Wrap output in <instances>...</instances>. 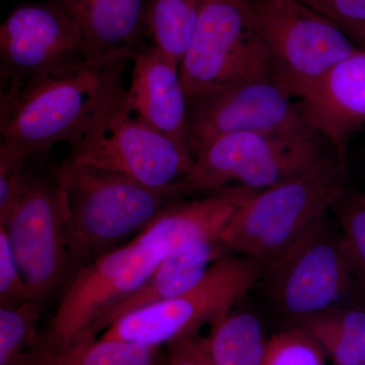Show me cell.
Wrapping results in <instances>:
<instances>
[{
    "instance_id": "1",
    "label": "cell",
    "mask_w": 365,
    "mask_h": 365,
    "mask_svg": "<svg viewBox=\"0 0 365 365\" xmlns=\"http://www.w3.org/2000/svg\"><path fill=\"white\" fill-rule=\"evenodd\" d=\"M123 63L76 64L9 88L1 102V143L32 157L57 143H71L123 88Z\"/></svg>"
},
{
    "instance_id": "2",
    "label": "cell",
    "mask_w": 365,
    "mask_h": 365,
    "mask_svg": "<svg viewBox=\"0 0 365 365\" xmlns=\"http://www.w3.org/2000/svg\"><path fill=\"white\" fill-rule=\"evenodd\" d=\"M347 169L330 153L311 170L250 194L223 230L228 253L269 262L284 253L344 196Z\"/></svg>"
},
{
    "instance_id": "3",
    "label": "cell",
    "mask_w": 365,
    "mask_h": 365,
    "mask_svg": "<svg viewBox=\"0 0 365 365\" xmlns=\"http://www.w3.org/2000/svg\"><path fill=\"white\" fill-rule=\"evenodd\" d=\"M63 198L69 253L86 258L138 235L169 195L131 178L69 158L55 172Z\"/></svg>"
},
{
    "instance_id": "4",
    "label": "cell",
    "mask_w": 365,
    "mask_h": 365,
    "mask_svg": "<svg viewBox=\"0 0 365 365\" xmlns=\"http://www.w3.org/2000/svg\"><path fill=\"white\" fill-rule=\"evenodd\" d=\"M122 88L74 138L71 160L114 170L148 188L177 195L194 157L129 106Z\"/></svg>"
},
{
    "instance_id": "5",
    "label": "cell",
    "mask_w": 365,
    "mask_h": 365,
    "mask_svg": "<svg viewBox=\"0 0 365 365\" xmlns=\"http://www.w3.org/2000/svg\"><path fill=\"white\" fill-rule=\"evenodd\" d=\"M313 130L266 133L240 132L220 137L195 155L191 172L178 194L215 193L228 187L261 191L325 160L327 153Z\"/></svg>"
},
{
    "instance_id": "6",
    "label": "cell",
    "mask_w": 365,
    "mask_h": 365,
    "mask_svg": "<svg viewBox=\"0 0 365 365\" xmlns=\"http://www.w3.org/2000/svg\"><path fill=\"white\" fill-rule=\"evenodd\" d=\"M267 49L270 78L289 98H302L329 69L360 48L299 0H248Z\"/></svg>"
},
{
    "instance_id": "7",
    "label": "cell",
    "mask_w": 365,
    "mask_h": 365,
    "mask_svg": "<svg viewBox=\"0 0 365 365\" xmlns=\"http://www.w3.org/2000/svg\"><path fill=\"white\" fill-rule=\"evenodd\" d=\"M180 73L189 106L227 86L270 78L267 49L248 0H204Z\"/></svg>"
},
{
    "instance_id": "8",
    "label": "cell",
    "mask_w": 365,
    "mask_h": 365,
    "mask_svg": "<svg viewBox=\"0 0 365 365\" xmlns=\"http://www.w3.org/2000/svg\"><path fill=\"white\" fill-rule=\"evenodd\" d=\"M266 263L242 255H227L205 276L174 299L127 314L106 330L103 339L160 347L212 324L232 312L260 282Z\"/></svg>"
},
{
    "instance_id": "9",
    "label": "cell",
    "mask_w": 365,
    "mask_h": 365,
    "mask_svg": "<svg viewBox=\"0 0 365 365\" xmlns=\"http://www.w3.org/2000/svg\"><path fill=\"white\" fill-rule=\"evenodd\" d=\"M259 284L273 307L295 324L349 299L353 302L354 288L340 230L327 216L266 263Z\"/></svg>"
},
{
    "instance_id": "10",
    "label": "cell",
    "mask_w": 365,
    "mask_h": 365,
    "mask_svg": "<svg viewBox=\"0 0 365 365\" xmlns=\"http://www.w3.org/2000/svg\"><path fill=\"white\" fill-rule=\"evenodd\" d=\"M170 254L167 242L155 241L129 242L100 255L74 276L40 344L59 347L83 335L103 312L135 290Z\"/></svg>"
},
{
    "instance_id": "11",
    "label": "cell",
    "mask_w": 365,
    "mask_h": 365,
    "mask_svg": "<svg viewBox=\"0 0 365 365\" xmlns=\"http://www.w3.org/2000/svg\"><path fill=\"white\" fill-rule=\"evenodd\" d=\"M14 259L32 292L41 300L66 275L69 253L63 198L58 184L26 178L4 225Z\"/></svg>"
},
{
    "instance_id": "12",
    "label": "cell",
    "mask_w": 365,
    "mask_h": 365,
    "mask_svg": "<svg viewBox=\"0 0 365 365\" xmlns=\"http://www.w3.org/2000/svg\"><path fill=\"white\" fill-rule=\"evenodd\" d=\"M307 130L312 129L297 104L270 78L227 86L189 106V148L193 157L210 141L228 134Z\"/></svg>"
},
{
    "instance_id": "13",
    "label": "cell",
    "mask_w": 365,
    "mask_h": 365,
    "mask_svg": "<svg viewBox=\"0 0 365 365\" xmlns=\"http://www.w3.org/2000/svg\"><path fill=\"white\" fill-rule=\"evenodd\" d=\"M0 52L9 88L40 74L88 63L78 24L64 6L16 9L2 24Z\"/></svg>"
},
{
    "instance_id": "14",
    "label": "cell",
    "mask_w": 365,
    "mask_h": 365,
    "mask_svg": "<svg viewBox=\"0 0 365 365\" xmlns=\"http://www.w3.org/2000/svg\"><path fill=\"white\" fill-rule=\"evenodd\" d=\"M297 107L307 126L326 139L347 169L348 141L365 124V49L329 69Z\"/></svg>"
},
{
    "instance_id": "15",
    "label": "cell",
    "mask_w": 365,
    "mask_h": 365,
    "mask_svg": "<svg viewBox=\"0 0 365 365\" xmlns=\"http://www.w3.org/2000/svg\"><path fill=\"white\" fill-rule=\"evenodd\" d=\"M129 106L158 131L189 148V101L180 64L153 46L135 53Z\"/></svg>"
},
{
    "instance_id": "16",
    "label": "cell",
    "mask_w": 365,
    "mask_h": 365,
    "mask_svg": "<svg viewBox=\"0 0 365 365\" xmlns=\"http://www.w3.org/2000/svg\"><path fill=\"white\" fill-rule=\"evenodd\" d=\"M228 254L220 240L199 242L170 254L135 290L103 312L79 337H96L127 314L187 292L202 279L216 261Z\"/></svg>"
},
{
    "instance_id": "17",
    "label": "cell",
    "mask_w": 365,
    "mask_h": 365,
    "mask_svg": "<svg viewBox=\"0 0 365 365\" xmlns=\"http://www.w3.org/2000/svg\"><path fill=\"white\" fill-rule=\"evenodd\" d=\"M253 192L228 187L197 200L170 204L130 242L165 241L172 254L199 242L220 240L235 211Z\"/></svg>"
},
{
    "instance_id": "18",
    "label": "cell",
    "mask_w": 365,
    "mask_h": 365,
    "mask_svg": "<svg viewBox=\"0 0 365 365\" xmlns=\"http://www.w3.org/2000/svg\"><path fill=\"white\" fill-rule=\"evenodd\" d=\"M81 31L93 66H109L133 58L143 21L144 0H63Z\"/></svg>"
},
{
    "instance_id": "19",
    "label": "cell",
    "mask_w": 365,
    "mask_h": 365,
    "mask_svg": "<svg viewBox=\"0 0 365 365\" xmlns=\"http://www.w3.org/2000/svg\"><path fill=\"white\" fill-rule=\"evenodd\" d=\"M158 351L153 346L79 337L59 347L39 343L19 365H155Z\"/></svg>"
},
{
    "instance_id": "20",
    "label": "cell",
    "mask_w": 365,
    "mask_h": 365,
    "mask_svg": "<svg viewBox=\"0 0 365 365\" xmlns=\"http://www.w3.org/2000/svg\"><path fill=\"white\" fill-rule=\"evenodd\" d=\"M206 342L212 365H260L267 340L256 314L232 311L211 324Z\"/></svg>"
},
{
    "instance_id": "21",
    "label": "cell",
    "mask_w": 365,
    "mask_h": 365,
    "mask_svg": "<svg viewBox=\"0 0 365 365\" xmlns=\"http://www.w3.org/2000/svg\"><path fill=\"white\" fill-rule=\"evenodd\" d=\"M312 328L334 365L365 364V307L344 302L312 317Z\"/></svg>"
},
{
    "instance_id": "22",
    "label": "cell",
    "mask_w": 365,
    "mask_h": 365,
    "mask_svg": "<svg viewBox=\"0 0 365 365\" xmlns=\"http://www.w3.org/2000/svg\"><path fill=\"white\" fill-rule=\"evenodd\" d=\"M204 0H150L146 23L155 47L181 63L195 35Z\"/></svg>"
},
{
    "instance_id": "23",
    "label": "cell",
    "mask_w": 365,
    "mask_h": 365,
    "mask_svg": "<svg viewBox=\"0 0 365 365\" xmlns=\"http://www.w3.org/2000/svg\"><path fill=\"white\" fill-rule=\"evenodd\" d=\"M354 288V304L365 307V193L346 192L333 208Z\"/></svg>"
},
{
    "instance_id": "24",
    "label": "cell",
    "mask_w": 365,
    "mask_h": 365,
    "mask_svg": "<svg viewBox=\"0 0 365 365\" xmlns=\"http://www.w3.org/2000/svg\"><path fill=\"white\" fill-rule=\"evenodd\" d=\"M41 300L0 307V365H19L29 350L39 344Z\"/></svg>"
},
{
    "instance_id": "25",
    "label": "cell",
    "mask_w": 365,
    "mask_h": 365,
    "mask_svg": "<svg viewBox=\"0 0 365 365\" xmlns=\"http://www.w3.org/2000/svg\"><path fill=\"white\" fill-rule=\"evenodd\" d=\"M326 357L319 343L295 325L269 338L260 365H326Z\"/></svg>"
},
{
    "instance_id": "26",
    "label": "cell",
    "mask_w": 365,
    "mask_h": 365,
    "mask_svg": "<svg viewBox=\"0 0 365 365\" xmlns=\"http://www.w3.org/2000/svg\"><path fill=\"white\" fill-rule=\"evenodd\" d=\"M31 155L9 144L0 145V225H4L26 181V163Z\"/></svg>"
},
{
    "instance_id": "27",
    "label": "cell",
    "mask_w": 365,
    "mask_h": 365,
    "mask_svg": "<svg viewBox=\"0 0 365 365\" xmlns=\"http://www.w3.org/2000/svg\"><path fill=\"white\" fill-rule=\"evenodd\" d=\"M365 49V0H299Z\"/></svg>"
},
{
    "instance_id": "28",
    "label": "cell",
    "mask_w": 365,
    "mask_h": 365,
    "mask_svg": "<svg viewBox=\"0 0 365 365\" xmlns=\"http://www.w3.org/2000/svg\"><path fill=\"white\" fill-rule=\"evenodd\" d=\"M32 299V292L11 252L6 228L0 227V307L16 306Z\"/></svg>"
},
{
    "instance_id": "29",
    "label": "cell",
    "mask_w": 365,
    "mask_h": 365,
    "mask_svg": "<svg viewBox=\"0 0 365 365\" xmlns=\"http://www.w3.org/2000/svg\"><path fill=\"white\" fill-rule=\"evenodd\" d=\"M167 365H212L206 337L195 332L172 341L168 344Z\"/></svg>"
},
{
    "instance_id": "30",
    "label": "cell",
    "mask_w": 365,
    "mask_h": 365,
    "mask_svg": "<svg viewBox=\"0 0 365 365\" xmlns=\"http://www.w3.org/2000/svg\"><path fill=\"white\" fill-rule=\"evenodd\" d=\"M353 365H365V364H353Z\"/></svg>"
}]
</instances>
